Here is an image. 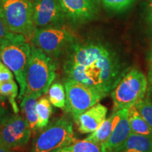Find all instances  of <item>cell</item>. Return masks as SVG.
I'll return each mask as SVG.
<instances>
[{
	"instance_id": "6da1fadb",
	"label": "cell",
	"mask_w": 152,
	"mask_h": 152,
	"mask_svg": "<svg viewBox=\"0 0 152 152\" xmlns=\"http://www.w3.org/2000/svg\"><path fill=\"white\" fill-rule=\"evenodd\" d=\"M64 71L68 78L95 87L106 95L123 76L115 54L96 42L74 43L68 50Z\"/></svg>"
},
{
	"instance_id": "7a4b0ae2",
	"label": "cell",
	"mask_w": 152,
	"mask_h": 152,
	"mask_svg": "<svg viewBox=\"0 0 152 152\" xmlns=\"http://www.w3.org/2000/svg\"><path fill=\"white\" fill-rule=\"evenodd\" d=\"M56 64L52 57L32 45L25 94H33L40 97L42 94H47L56 77Z\"/></svg>"
},
{
	"instance_id": "3957f363",
	"label": "cell",
	"mask_w": 152,
	"mask_h": 152,
	"mask_svg": "<svg viewBox=\"0 0 152 152\" xmlns=\"http://www.w3.org/2000/svg\"><path fill=\"white\" fill-rule=\"evenodd\" d=\"M27 38L21 37L0 42V60L12 71L19 85L18 99L23 97L26 90V74L29 62L31 45Z\"/></svg>"
},
{
	"instance_id": "277c9868",
	"label": "cell",
	"mask_w": 152,
	"mask_h": 152,
	"mask_svg": "<svg viewBox=\"0 0 152 152\" xmlns=\"http://www.w3.org/2000/svg\"><path fill=\"white\" fill-rule=\"evenodd\" d=\"M0 17L9 31L31 39L37 29L31 0H0Z\"/></svg>"
},
{
	"instance_id": "5b68a950",
	"label": "cell",
	"mask_w": 152,
	"mask_h": 152,
	"mask_svg": "<svg viewBox=\"0 0 152 152\" xmlns=\"http://www.w3.org/2000/svg\"><path fill=\"white\" fill-rule=\"evenodd\" d=\"M147 80L143 73L132 69L121 77L111 92L113 111L129 109L144 97Z\"/></svg>"
},
{
	"instance_id": "8992f818",
	"label": "cell",
	"mask_w": 152,
	"mask_h": 152,
	"mask_svg": "<svg viewBox=\"0 0 152 152\" xmlns=\"http://www.w3.org/2000/svg\"><path fill=\"white\" fill-rule=\"evenodd\" d=\"M77 140L72 123L61 118L47 126L34 140L30 152H51L68 147Z\"/></svg>"
},
{
	"instance_id": "52a82bcc",
	"label": "cell",
	"mask_w": 152,
	"mask_h": 152,
	"mask_svg": "<svg viewBox=\"0 0 152 152\" xmlns=\"http://www.w3.org/2000/svg\"><path fill=\"white\" fill-rule=\"evenodd\" d=\"M66 106L64 109L75 119L98 103L106 95L95 87L67 77L64 81Z\"/></svg>"
},
{
	"instance_id": "ba28073f",
	"label": "cell",
	"mask_w": 152,
	"mask_h": 152,
	"mask_svg": "<svg viewBox=\"0 0 152 152\" xmlns=\"http://www.w3.org/2000/svg\"><path fill=\"white\" fill-rule=\"evenodd\" d=\"M30 40L51 57L58 56L77 42L75 34L64 26L37 28Z\"/></svg>"
},
{
	"instance_id": "9c48e42d",
	"label": "cell",
	"mask_w": 152,
	"mask_h": 152,
	"mask_svg": "<svg viewBox=\"0 0 152 152\" xmlns=\"http://www.w3.org/2000/svg\"><path fill=\"white\" fill-rule=\"evenodd\" d=\"M31 131L25 117L15 113L0 127V144L10 149L24 147L29 142Z\"/></svg>"
},
{
	"instance_id": "30bf717a",
	"label": "cell",
	"mask_w": 152,
	"mask_h": 152,
	"mask_svg": "<svg viewBox=\"0 0 152 152\" xmlns=\"http://www.w3.org/2000/svg\"><path fill=\"white\" fill-rule=\"evenodd\" d=\"M32 2L36 28L64 26L66 18L58 0H33Z\"/></svg>"
},
{
	"instance_id": "8fae6325",
	"label": "cell",
	"mask_w": 152,
	"mask_h": 152,
	"mask_svg": "<svg viewBox=\"0 0 152 152\" xmlns=\"http://www.w3.org/2000/svg\"><path fill=\"white\" fill-rule=\"evenodd\" d=\"M66 20L73 24L92 21L97 14V4L93 0H58Z\"/></svg>"
},
{
	"instance_id": "7c38bea8",
	"label": "cell",
	"mask_w": 152,
	"mask_h": 152,
	"mask_svg": "<svg viewBox=\"0 0 152 152\" xmlns=\"http://www.w3.org/2000/svg\"><path fill=\"white\" fill-rule=\"evenodd\" d=\"M107 108L101 104H96L78 115L74 121L78 126L80 132L92 133L105 121Z\"/></svg>"
},
{
	"instance_id": "4fadbf2b",
	"label": "cell",
	"mask_w": 152,
	"mask_h": 152,
	"mask_svg": "<svg viewBox=\"0 0 152 152\" xmlns=\"http://www.w3.org/2000/svg\"><path fill=\"white\" fill-rule=\"evenodd\" d=\"M120 116L109 140L102 147V152H113L124 142L131 133L128 121V109H120Z\"/></svg>"
},
{
	"instance_id": "5bb4252c",
	"label": "cell",
	"mask_w": 152,
	"mask_h": 152,
	"mask_svg": "<svg viewBox=\"0 0 152 152\" xmlns=\"http://www.w3.org/2000/svg\"><path fill=\"white\" fill-rule=\"evenodd\" d=\"M113 152H152V137L131 132L127 140Z\"/></svg>"
},
{
	"instance_id": "9a60e30c",
	"label": "cell",
	"mask_w": 152,
	"mask_h": 152,
	"mask_svg": "<svg viewBox=\"0 0 152 152\" xmlns=\"http://www.w3.org/2000/svg\"><path fill=\"white\" fill-rule=\"evenodd\" d=\"M119 110L113 111L109 118L105 119V121L96 130L91 133L90 135L85 139L87 140H91V141L96 142L103 147L104 144L109 140L112 132L115 128L119 120Z\"/></svg>"
},
{
	"instance_id": "2e32d148",
	"label": "cell",
	"mask_w": 152,
	"mask_h": 152,
	"mask_svg": "<svg viewBox=\"0 0 152 152\" xmlns=\"http://www.w3.org/2000/svg\"><path fill=\"white\" fill-rule=\"evenodd\" d=\"M39 96L36 94H25L20 103V109L32 130H37V114L36 104Z\"/></svg>"
},
{
	"instance_id": "e0dca14e",
	"label": "cell",
	"mask_w": 152,
	"mask_h": 152,
	"mask_svg": "<svg viewBox=\"0 0 152 152\" xmlns=\"http://www.w3.org/2000/svg\"><path fill=\"white\" fill-rule=\"evenodd\" d=\"M128 121L131 132L152 137V128L144 121L134 105L128 109Z\"/></svg>"
},
{
	"instance_id": "ac0fdd59",
	"label": "cell",
	"mask_w": 152,
	"mask_h": 152,
	"mask_svg": "<svg viewBox=\"0 0 152 152\" xmlns=\"http://www.w3.org/2000/svg\"><path fill=\"white\" fill-rule=\"evenodd\" d=\"M37 114V129H43L47 126L49 120L52 113V107L49 99L42 97L36 104Z\"/></svg>"
},
{
	"instance_id": "d6986e66",
	"label": "cell",
	"mask_w": 152,
	"mask_h": 152,
	"mask_svg": "<svg viewBox=\"0 0 152 152\" xmlns=\"http://www.w3.org/2000/svg\"><path fill=\"white\" fill-rule=\"evenodd\" d=\"M18 86L14 80L0 83V95L7 97L14 113H18L19 109L17 106L16 98L18 96Z\"/></svg>"
},
{
	"instance_id": "ffe728a7",
	"label": "cell",
	"mask_w": 152,
	"mask_h": 152,
	"mask_svg": "<svg viewBox=\"0 0 152 152\" xmlns=\"http://www.w3.org/2000/svg\"><path fill=\"white\" fill-rule=\"evenodd\" d=\"M49 100L50 103L60 109H64L66 106V92L64 85L60 83L51 85L48 90Z\"/></svg>"
},
{
	"instance_id": "44dd1931",
	"label": "cell",
	"mask_w": 152,
	"mask_h": 152,
	"mask_svg": "<svg viewBox=\"0 0 152 152\" xmlns=\"http://www.w3.org/2000/svg\"><path fill=\"white\" fill-rule=\"evenodd\" d=\"M70 152H102V146L86 139L77 140L71 145L66 147Z\"/></svg>"
},
{
	"instance_id": "7402d4cb",
	"label": "cell",
	"mask_w": 152,
	"mask_h": 152,
	"mask_svg": "<svg viewBox=\"0 0 152 152\" xmlns=\"http://www.w3.org/2000/svg\"><path fill=\"white\" fill-rule=\"evenodd\" d=\"M135 107L144 121L152 128V103L148 99H142L136 103Z\"/></svg>"
},
{
	"instance_id": "603a6c76",
	"label": "cell",
	"mask_w": 152,
	"mask_h": 152,
	"mask_svg": "<svg viewBox=\"0 0 152 152\" xmlns=\"http://www.w3.org/2000/svg\"><path fill=\"white\" fill-rule=\"evenodd\" d=\"M136 0H101L104 7L113 11H122L130 8Z\"/></svg>"
},
{
	"instance_id": "cb8c5ba5",
	"label": "cell",
	"mask_w": 152,
	"mask_h": 152,
	"mask_svg": "<svg viewBox=\"0 0 152 152\" xmlns=\"http://www.w3.org/2000/svg\"><path fill=\"white\" fill-rule=\"evenodd\" d=\"M21 36L22 35L13 33L9 31L5 26L2 19L0 17V42L4 40H9V39L12 40V39L19 38L20 37H21Z\"/></svg>"
},
{
	"instance_id": "d4e9b609",
	"label": "cell",
	"mask_w": 152,
	"mask_h": 152,
	"mask_svg": "<svg viewBox=\"0 0 152 152\" xmlns=\"http://www.w3.org/2000/svg\"><path fill=\"white\" fill-rule=\"evenodd\" d=\"M14 73L0 60V83L14 80Z\"/></svg>"
},
{
	"instance_id": "484cf974",
	"label": "cell",
	"mask_w": 152,
	"mask_h": 152,
	"mask_svg": "<svg viewBox=\"0 0 152 152\" xmlns=\"http://www.w3.org/2000/svg\"><path fill=\"white\" fill-rule=\"evenodd\" d=\"M9 117L10 115H9V111L0 104V127L5 123V121Z\"/></svg>"
},
{
	"instance_id": "4316f807",
	"label": "cell",
	"mask_w": 152,
	"mask_h": 152,
	"mask_svg": "<svg viewBox=\"0 0 152 152\" xmlns=\"http://www.w3.org/2000/svg\"><path fill=\"white\" fill-rule=\"evenodd\" d=\"M147 22L150 26V28L152 30V0H149V5H148L147 9Z\"/></svg>"
},
{
	"instance_id": "83f0119b",
	"label": "cell",
	"mask_w": 152,
	"mask_h": 152,
	"mask_svg": "<svg viewBox=\"0 0 152 152\" xmlns=\"http://www.w3.org/2000/svg\"><path fill=\"white\" fill-rule=\"evenodd\" d=\"M0 152H12L10 149L7 148L0 144Z\"/></svg>"
},
{
	"instance_id": "f1b7e54d",
	"label": "cell",
	"mask_w": 152,
	"mask_h": 152,
	"mask_svg": "<svg viewBox=\"0 0 152 152\" xmlns=\"http://www.w3.org/2000/svg\"><path fill=\"white\" fill-rule=\"evenodd\" d=\"M51 152H70L68 149H66V147H63V148H59V149H55L54 151H51Z\"/></svg>"
},
{
	"instance_id": "f546056e",
	"label": "cell",
	"mask_w": 152,
	"mask_h": 152,
	"mask_svg": "<svg viewBox=\"0 0 152 152\" xmlns=\"http://www.w3.org/2000/svg\"><path fill=\"white\" fill-rule=\"evenodd\" d=\"M149 80L151 82H152V64L151 67H150V70L149 72Z\"/></svg>"
},
{
	"instance_id": "4dcf8cb0",
	"label": "cell",
	"mask_w": 152,
	"mask_h": 152,
	"mask_svg": "<svg viewBox=\"0 0 152 152\" xmlns=\"http://www.w3.org/2000/svg\"><path fill=\"white\" fill-rule=\"evenodd\" d=\"M149 59L150 61L152 63V47L151 50H150V53H149Z\"/></svg>"
},
{
	"instance_id": "1f68e13d",
	"label": "cell",
	"mask_w": 152,
	"mask_h": 152,
	"mask_svg": "<svg viewBox=\"0 0 152 152\" xmlns=\"http://www.w3.org/2000/svg\"><path fill=\"white\" fill-rule=\"evenodd\" d=\"M93 1H94V2H95V3H96V4H97V5H99V4H100V2H101V0H93Z\"/></svg>"
},
{
	"instance_id": "d6a6232c",
	"label": "cell",
	"mask_w": 152,
	"mask_h": 152,
	"mask_svg": "<svg viewBox=\"0 0 152 152\" xmlns=\"http://www.w3.org/2000/svg\"><path fill=\"white\" fill-rule=\"evenodd\" d=\"M4 99H5V97H4V96L0 95V102H1V101H4Z\"/></svg>"
}]
</instances>
